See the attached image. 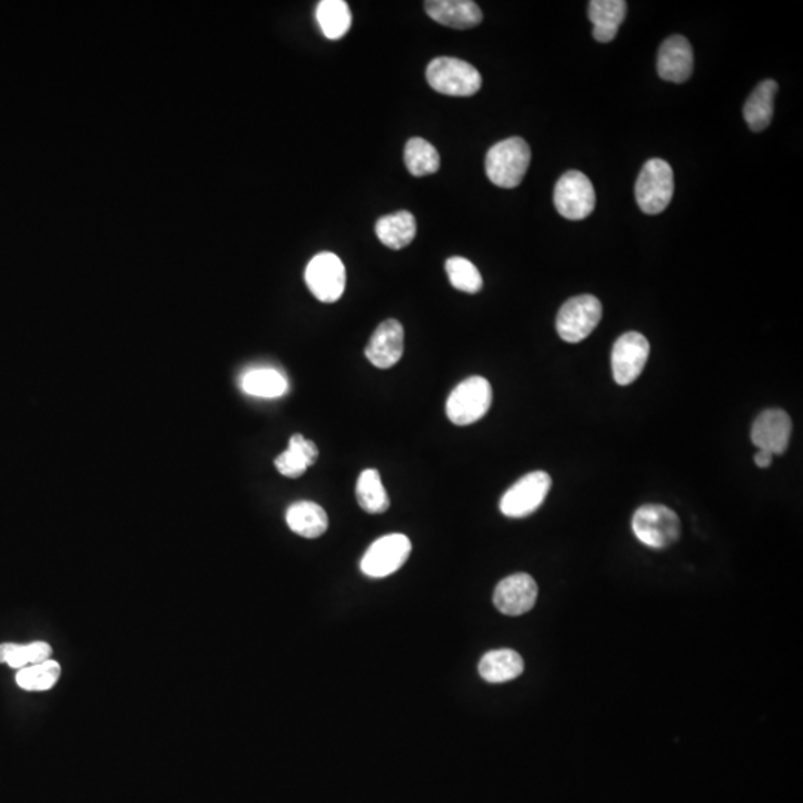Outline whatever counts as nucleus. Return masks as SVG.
<instances>
[{"label":"nucleus","instance_id":"f3484780","mask_svg":"<svg viewBox=\"0 0 803 803\" xmlns=\"http://www.w3.org/2000/svg\"><path fill=\"white\" fill-rule=\"evenodd\" d=\"M628 3L624 0H592L588 15L594 24L592 36L601 44L612 42L627 17Z\"/></svg>","mask_w":803,"mask_h":803},{"label":"nucleus","instance_id":"6ab92c4d","mask_svg":"<svg viewBox=\"0 0 803 803\" xmlns=\"http://www.w3.org/2000/svg\"><path fill=\"white\" fill-rule=\"evenodd\" d=\"M286 522L293 533L305 539H317L328 530L325 509L313 502L293 503L286 512Z\"/></svg>","mask_w":803,"mask_h":803},{"label":"nucleus","instance_id":"412c9836","mask_svg":"<svg viewBox=\"0 0 803 803\" xmlns=\"http://www.w3.org/2000/svg\"><path fill=\"white\" fill-rule=\"evenodd\" d=\"M319 459V448L302 435H293L285 453L276 459V467L287 478H299Z\"/></svg>","mask_w":803,"mask_h":803},{"label":"nucleus","instance_id":"393cba45","mask_svg":"<svg viewBox=\"0 0 803 803\" xmlns=\"http://www.w3.org/2000/svg\"><path fill=\"white\" fill-rule=\"evenodd\" d=\"M50 644L45 641H33L29 644L3 643L0 644V664H6L14 670L32 667L51 659Z\"/></svg>","mask_w":803,"mask_h":803},{"label":"nucleus","instance_id":"cd10ccee","mask_svg":"<svg viewBox=\"0 0 803 803\" xmlns=\"http://www.w3.org/2000/svg\"><path fill=\"white\" fill-rule=\"evenodd\" d=\"M60 674V664L53 659H48L41 664L18 670L15 683L27 692H45L57 685Z\"/></svg>","mask_w":803,"mask_h":803},{"label":"nucleus","instance_id":"aec40b11","mask_svg":"<svg viewBox=\"0 0 803 803\" xmlns=\"http://www.w3.org/2000/svg\"><path fill=\"white\" fill-rule=\"evenodd\" d=\"M375 234L384 246L401 250L409 246L417 235L414 215L406 210L383 216L375 225Z\"/></svg>","mask_w":803,"mask_h":803},{"label":"nucleus","instance_id":"f8f14e48","mask_svg":"<svg viewBox=\"0 0 803 803\" xmlns=\"http://www.w3.org/2000/svg\"><path fill=\"white\" fill-rule=\"evenodd\" d=\"M792 418L783 409H766L751 427V441L759 450L772 456H781L789 447L792 436Z\"/></svg>","mask_w":803,"mask_h":803},{"label":"nucleus","instance_id":"bb28decb","mask_svg":"<svg viewBox=\"0 0 803 803\" xmlns=\"http://www.w3.org/2000/svg\"><path fill=\"white\" fill-rule=\"evenodd\" d=\"M405 164L412 176L423 177L438 172L441 157L432 143L421 137H412L405 146Z\"/></svg>","mask_w":803,"mask_h":803},{"label":"nucleus","instance_id":"423d86ee","mask_svg":"<svg viewBox=\"0 0 803 803\" xmlns=\"http://www.w3.org/2000/svg\"><path fill=\"white\" fill-rule=\"evenodd\" d=\"M603 317V305L594 295L569 299L558 311L557 332L566 343L577 344L594 332Z\"/></svg>","mask_w":803,"mask_h":803},{"label":"nucleus","instance_id":"ddd939ff","mask_svg":"<svg viewBox=\"0 0 803 803\" xmlns=\"http://www.w3.org/2000/svg\"><path fill=\"white\" fill-rule=\"evenodd\" d=\"M537 594L539 588L530 574H512L496 586L494 606L503 615L521 616L533 609Z\"/></svg>","mask_w":803,"mask_h":803},{"label":"nucleus","instance_id":"dca6fc26","mask_svg":"<svg viewBox=\"0 0 803 803\" xmlns=\"http://www.w3.org/2000/svg\"><path fill=\"white\" fill-rule=\"evenodd\" d=\"M427 15L442 26L466 30L482 23V11L470 0H429L424 3Z\"/></svg>","mask_w":803,"mask_h":803},{"label":"nucleus","instance_id":"a878e982","mask_svg":"<svg viewBox=\"0 0 803 803\" xmlns=\"http://www.w3.org/2000/svg\"><path fill=\"white\" fill-rule=\"evenodd\" d=\"M241 389L256 398H280L287 392V381L276 369H253L244 375Z\"/></svg>","mask_w":803,"mask_h":803},{"label":"nucleus","instance_id":"f03ea898","mask_svg":"<svg viewBox=\"0 0 803 803\" xmlns=\"http://www.w3.org/2000/svg\"><path fill=\"white\" fill-rule=\"evenodd\" d=\"M427 82L433 90L445 96L470 97L482 85L481 73L467 61L454 57L435 58L427 66Z\"/></svg>","mask_w":803,"mask_h":803},{"label":"nucleus","instance_id":"c85d7f7f","mask_svg":"<svg viewBox=\"0 0 803 803\" xmlns=\"http://www.w3.org/2000/svg\"><path fill=\"white\" fill-rule=\"evenodd\" d=\"M445 271L451 285L460 292L478 293L484 285L481 273L469 259L454 256L445 262Z\"/></svg>","mask_w":803,"mask_h":803},{"label":"nucleus","instance_id":"0eeeda50","mask_svg":"<svg viewBox=\"0 0 803 803\" xmlns=\"http://www.w3.org/2000/svg\"><path fill=\"white\" fill-rule=\"evenodd\" d=\"M555 209L569 221H582L595 209V189L586 174L570 170L558 180L554 192Z\"/></svg>","mask_w":803,"mask_h":803},{"label":"nucleus","instance_id":"b1692460","mask_svg":"<svg viewBox=\"0 0 803 803\" xmlns=\"http://www.w3.org/2000/svg\"><path fill=\"white\" fill-rule=\"evenodd\" d=\"M317 23L323 35L338 41L347 35L351 27V12L344 0H322L316 9Z\"/></svg>","mask_w":803,"mask_h":803},{"label":"nucleus","instance_id":"4468645a","mask_svg":"<svg viewBox=\"0 0 803 803\" xmlns=\"http://www.w3.org/2000/svg\"><path fill=\"white\" fill-rule=\"evenodd\" d=\"M403 326L396 319L381 323L365 348V356L378 369L393 368L403 356Z\"/></svg>","mask_w":803,"mask_h":803},{"label":"nucleus","instance_id":"6e6552de","mask_svg":"<svg viewBox=\"0 0 803 803\" xmlns=\"http://www.w3.org/2000/svg\"><path fill=\"white\" fill-rule=\"evenodd\" d=\"M551 476L542 470L530 472L515 482L500 500V511L508 518H525L534 514L548 497Z\"/></svg>","mask_w":803,"mask_h":803},{"label":"nucleus","instance_id":"7ed1b4c3","mask_svg":"<svg viewBox=\"0 0 803 803\" xmlns=\"http://www.w3.org/2000/svg\"><path fill=\"white\" fill-rule=\"evenodd\" d=\"M674 195V172L667 161L653 158L641 169L635 183V200L641 212L658 215L667 209Z\"/></svg>","mask_w":803,"mask_h":803},{"label":"nucleus","instance_id":"1a4fd4ad","mask_svg":"<svg viewBox=\"0 0 803 803\" xmlns=\"http://www.w3.org/2000/svg\"><path fill=\"white\" fill-rule=\"evenodd\" d=\"M345 267L335 253L314 256L305 268V283L310 292L325 304L337 302L345 290Z\"/></svg>","mask_w":803,"mask_h":803},{"label":"nucleus","instance_id":"39448f33","mask_svg":"<svg viewBox=\"0 0 803 803\" xmlns=\"http://www.w3.org/2000/svg\"><path fill=\"white\" fill-rule=\"evenodd\" d=\"M493 402V389L484 377L461 381L447 401V417L456 426H469L487 415Z\"/></svg>","mask_w":803,"mask_h":803},{"label":"nucleus","instance_id":"a211bd4d","mask_svg":"<svg viewBox=\"0 0 803 803\" xmlns=\"http://www.w3.org/2000/svg\"><path fill=\"white\" fill-rule=\"evenodd\" d=\"M478 670L485 682H511L521 676L524 671V661L515 650H491L482 656Z\"/></svg>","mask_w":803,"mask_h":803},{"label":"nucleus","instance_id":"4be33fe9","mask_svg":"<svg viewBox=\"0 0 803 803\" xmlns=\"http://www.w3.org/2000/svg\"><path fill=\"white\" fill-rule=\"evenodd\" d=\"M778 91V84L772 79L760 82L756 90L748 97L744 106V118L750 130L760 133L771 124L774 116V100Z\"/></svg>","mask_w":803,"mask_h":803},{"label":"nucleus","instance_id":"9b49d317","mask_svg":"<svg viewBox=\"0 0 803 803\" xmlns=\"http://www.w3.org/2000/svg\"><path fill=\"white\" fill-rule=\"evenodd\" d=\"M650 344L644 335L627 332L618 338L612 350L613 378L619 386L634 383L649 359Z\"/></svg>","mask_w":803,"mask_h":803},{"label":"nucleus","instance_id":"5701e85b","mask_svg":"<svg viewBox=\"0 0 803 803\" xmlns=\"http://www.w3.org/2000/svg\"><path fill=\"white\" fill-rule=\"evenodd\" d=\"M356 497L360 508L368 514H383L390 508L389 494L381 481L380 472L375 469H366L360 473Z\"/></svg>","mask_w":803,"mask_h":803},{"label":"nucleus","instance_id":"9d476101","mask_svg":"<svg viewBox=\"0 0 803 803\" xmlns=\"http://www.w3.org/2000/svg\"><path fill=\"white\" fill-rule=\"evenodd\" d=\"M411 549V542L403 534L381 537L363 555L360 569L372 579H383L401 569L408 560Z\"/></svg>","mask_w":803,"mask_h":803},{"label":"nucleus","instance_id":"20e7f679","mask_svg":"<svg viewBox=\"0 0 803 803\" xmlns=\"http://www.w3.org/2000/svg\"><path fill=\"white\" fill-rule=\"evenodd\" d=\"M632 531L643 545L665 549L680 539L682 524L676 512L667 506L644 505L632 517Z\"/></svg>","mask_w":803,"mask_h":803},{"label":"nucleus","instance_id":"c756f323","mask_svg":"<svg viewBox=\"0 0 803 803\" xmlns=\"http://www.w3.org/2000/svg\"><path fill=\"white\" fill-rule=\"evenodd\" d=\"M772 459H774V456H772L771 453H768V451L759 450L757 451L756 456H754V463H756L757 466L762 467V469H765V467L771 466Z\"/></svg>","mask_w":803,"mask_h":803},{"label":"nucleus","instance_id":"2eb2a0df","mask_svg":"<svg viewBox=\"0 0 803 803\" xmlns=\"http://www.w3.org/2000/svg\"><path fill=\"white\" fill-rule=\"evenodd\" d=\"M693 72L692 45L685 36H671L659 48L658 73L664 81L682 84Z\"/></svg>","mask_w":803,"mask_h":803},{"label":"nucleus","instance_id":"f257e3e1","mask_svg":"<svg viewBox=\"0 0 803 803\" xmlns=\"http://www.w3.org/2000/svg\"><path fill=\"white\" fill-rule=\"evenodd\" d=\"M531 151L521 137H509L496 143L485 158L488 179L500 188H517L530 166Z\"/></svg>","mask_w":803,"mask_h":803}]
</instances>
